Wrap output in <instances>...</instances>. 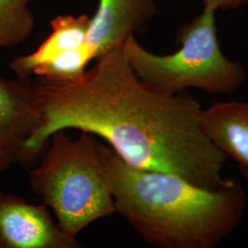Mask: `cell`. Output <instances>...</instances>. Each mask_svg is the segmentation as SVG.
Wrapping results in <instances>:
<instances>
[{"mask_svg":"<svg viewBox=\"0 0 248 248\" xmlns=\"http://www.w3.org/2000/svg\"><path fill=\"white\" fill-rule=\"evenodd\" d=\"M95 60L76 79L36 77L43 121L27 142L33 162L53 133L77 129L104 139L135 169L169 173L209 189L222 185L227 156L203 133L202 108L193 96L153 89L136 75L123 47Z\"/></svg>","mask_w":248,"mask_h":248,"instance_id":"1","label":"cell"},{"mask_svg":"<svg viewBox=\"0 0 248 248\" xmlns=\"http://www.w3.org/2000/svg\"><path fill=\"white\" fill-rule=\"evenodd\" d=\"M98 153L116 213L149 245L215 248L243 222L248 198L235 178L209 189L169 173L135 169L109 145L98 142Z\"/></svg>","mask_w":248,"mask_h":248,"instance_id":"2","label":"cell"},{"mask_svg":"<svg viewBox=\"0 0 248 248\" xmlns=\"http://www.w3.org/2000/svg\"><path fill=\"white\" fill-rule=\"evenodd\" d=\"M98 143L87 132L73 139L66 130L56 131L30 172L31 189L53 210L61 230L75 238L92 222L116 213Z\"/></svg>","mask_w":248,"mask_h":248,"instance_id":"3","label":"cell"},{"mask_svg":"<svg viewBox=\"0 0 248 248\" xmlns=\"http://www.w3.org/2000/svg\"><path fill=\"white\" fill-rule=\"evenodd\" d=\"M215 11L204 7L202 14L181 27L176 38L181 47L171 54L151 53L134 34L129 36L122 47L136 75L153 89L168 93L195 88L222 95L241 89L247 74L240 62L223 55L217 39Z\"/></svg>","mask_w":248,"mask_h":248,"instance_id":"4","label":"cell"},{"mask_svg":"<svg viewBox=\"0 0 248 248\" xmlns=\"http://www.w3.org/2000/svg\"><path fill=\"white\" fill-rule=\"evenodd\" d=\"M42 121L35 80L0 77V174L14 165L22 168L34 165L28 154L27 142Z\"/></svg>","mask_w":248,"mask_h":248,"instance_id":"5","label":"cell"},{"mask_svg":"<svg viewBox=\"0 0 248 248\" xmlns=\"http://www.w3.org/2000/svg\"><path fill=\"white\" fill-rule=\"evenodd\" d=\"M61 230L45 204L0 191V248H79Z\"/></svg>","mask_w":248,"mask_h":248,"instance_id":"6","label":"cell"},{"mask_svg":"<svg viewBox=\"0 0 248 248\" xmlns=\"http://www.w3.org/2000/svg\"><path fill=\"white\" fill-rule=\"evenodd\" d=\"M155 14L154 0H99L90 18L87 45L95 59L122 47L131 34L143 30Z\"/></svg>","mask_w":248,"mask_h":248,"instance_id":"7","label":"cell"},{"mask_svg":"<svg viewBox=\"0 0 248 248\" xmlns=\"http://www.w3.org/2000/svg\"><path fill=\"white\" fill-rule=\"evenodd\" d=\"M200 124L213 144L237 163L248 180V103L217 101L202 108Z\"/></svg>","mask_w":248,"mask_h":248,"instance_id":"8","label":"cell"},{"mask_svg":"<svg viewBox=\"0 0 248 248\" xmlns=\"http://www.w3.org/2000/svg\"><path fill=\"white\" fill-rule=\"evenodd\" d=\"M90 18L87 15L58 16L51 21L52 32L34 52L19 55L9 62L18 78H31L38 67L58 55L87 43Z\"/></svg>","mask_w":248,"mask_h":248,"instance_id":"9","label":"cell"},{"mask_svg":"<svg viewBox=\"0 0 248 248\" xmlns=\"http://www.w3.org/2000/svg\"><path fill=\"white\" fill-rule=\"evenodd\" d=\"M30 0H0V47L14 48L26 41L35 19L28 8Z\"/></svg>","mask_w":248,"mask_h":248,"instance_id":"10","label":"cell"},{"mask_svg":"<svg viewBox=\"0 0 248 248\" xmlns=\"http://www.w3.org/2000/svg\"><path fill=\"white\" fill-rule=\"evenodd\" d=\"M95 54L87 44L58 55L53 60L41 65L33 75L47 79L72 80L82 77Z\"/></svg>","mask_w":248,"mask_h":248,"instance_id":"11","label":"cell"},{"mask_svg":"<svg viewBox=\"0 0 248 248\" xmlns=\"http://www.w3.org/2000/svg\"><path fill=\"white\" fill-rule=\"evenodd\" d=\"M204 7L217 9H234L241 5L248 3V0H202Z\"/></svg>","mask_w":248,"mask_h":248,"instance_id":"12","label":"cell"}]
</instances>
